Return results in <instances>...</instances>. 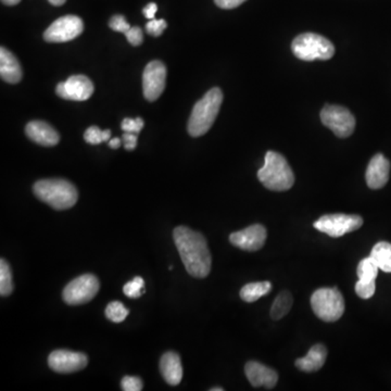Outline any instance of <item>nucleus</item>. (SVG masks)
Segmentation results:
<instances>
[{
	"mask_svg": "<svg viewBox=\"0 0 391 391\" xmlns=\"http://www.w3.org/2000/svg\"><path fill=\"white\" fill-rule=\"evenodd\" d=\"M123 293L126 297L130 298V299H137V298L141 297V295L145 293V282L143 278L137 276L126 283L123 287Z\"/></svg>",
	"mask_w": 391,
	"mask_h": 391,
	"instance_id": "obj_28",
	"label": "nucleus"
},
{
	"mask_svg": "<svg viewBox=\"0 0 391 391\" xmlns=\"http://www.w3.org/2000/svg\"><path fill=\"white\" fill-rule=\"evenodd\" d=\"M137 136L138 134L124 132L122 139H123L124 148L126 151H132L135 149L136 146H137Z\"/></svg>",
	"mask_w": 391,
	"mask_h": 391,
	"instance_id": "obj_35",
	"label": "nucleus"
},
{
	"mask_svg": "<svg viewBox=\"0 0 391 391\" xmlns=\"http://www.w3.org/2000/svg\"><path fill=\"white\" fill-rule=\"evenodd\" d=\"M258 178L264 187L273 192H286L295 184V175L285 157L275 151H268L264 165L258 172Z\"/></svg>",
	"mask_w": 391,
	"mask_h": 391,
	"instance_id": "obj_2",
	"label": "nucleus"
},
{
	"mask_svg": "<svg viewBox=\"0 0 391 391\" xmlns=\"http://www.w3.org/2000/svg\"><path fill=\"white\" fill-rule=\"evenodd\" d=\"M376 291L375 281H362L359 279L355 284V293L361 299H369L373 297Z\"/></svg>",
	"mask_w": 391,
	"mask_h": 391,
	"instance_id": "obj_29",
	"label": "nucleus"
},
{
	"mask_svg": "<svg viewBox=\"0 0 391 391\" xmlns=\"http://www.w3.org/2000/svg\"><path fill=\"white\" fill-rule=\"evenodd\" d=\"M271 291L272 284L270 282L247 284L241 288L240 298L246 302H254L263 296L268 295Z\"/></svg>",
	"mask_w": 391,
	"mask_h": 391,
	"instance_id": "obj_22",
	"label": "nucleus"
},
{
	"mask_svg": "<svg viewBox=\"0 0 391 391\" xmlns=\"http://www.w3.org/2000/svg\"><path fill=\"white\" fill-rule=\"evenodd\" d=\"M128 43L133 46H139L144 42L143 31L141 27H130V30L125 33Z\"/></svg>",
	"mask_w": 391,
	"mask_h": 391,
	"instance_id": "obj_34",
	"label": "nucleus"
},
{
	"mask_svg": "<svg viewBox=\"0 0 391 391\" xmlns=\"http://www.w3.org/2000/svg\"><path fill=\"white\" fill-rule=\"evenodd\" d=\"M313 312L324 322H336L344 313V299L338 288H320L311 297Z\"/></svg>",
	"mask_w": 391,
	"mask_h": 391,
	"instance_id": "obj_6",
	"label": "nucleus"
},
{
	"mask_svg": "<svg viewBox=\"0 0 391 391\" xmlns=\"http://www.w3.org/2000/svg\"><path fill=\"white\" fill-rule=\"evenodd\" d=\"M293 296L289 291H282L279 295L276 297L271 308V318L273 320H281L285 315H287L293 307Z\"/></svg>",
	"mask_w": 391,
	"mask_h": 391,
	"instance_id": "obj_23",
	"label": "nucleus"
},
{
	"mask_svg": "<svg viewBox=\"0 0 391 391\" xmlns=\"http://www.w3.org/2000/svg\"><path fill=\"white\" fill-rule=\"evenodd\" d=\"M167 81V68L163 62L151 61L143 74L144 96L147 100L155 101L162 95Z\"/></svg>",
	"mask_w": 391,
	"mask_h": 391,
	"instance_id": "obj_11",
	"label": "nucleus"
},
{
	"mask_svg": "<svg viewBox=\"0 0 391 391\" xmlns=\"http://www.w3.org/2000/svg\"><path fill=\"white\" fill-rule=\"evenodd\" d=\"M84 23L77 15H66L54 21L45 31L44 38L48 43H66L77 38L83 33Z\"/></svg>",
	"mask_w": 391,
	"mask_h": 391,
	"instance_id": "obj_10",
	"label": "nucleus"
},
{
	"mask_svg": "<svg viewBox=\"0 0 391 391\" xmlns=\"http://www.w3.org/2000/svg\"><path fill=\"white\" fill-rule=\"evenodd\" d=\"M363 225V219L355 214H328L314 222V229L332 238H339L357 231Z\"/></svg>",
	"mask_w": 391,
	"mask_h": 391,
	"instance_id": "obj_7",
	"label": "nucleus"
},
{
	"mask_svg": "<svg viewBox=\"0 0 391 391\" xmlns=\"http://www.w3.org/2000/svg\"><path fill=\"white\" fill-rule=\"evenodd\" d=\"M291 50L298 59L309 62L314 60H328L335 54V47L332 42L322 35L314 33L298 35L291 44Z\"/></svg>",
	"mask_w": 391,
	"mask_h": 391,
	"instance_id": "obj_5",
	"label": "nucleus"
},
{
	"mask_svg": "<svg viewBox=\"0 0 391 391\" xmlns=\"http://www.w3.org/2000/svg\"><path fill=\"white\" fill-rule=\"evenodd\" d=\"M110 137V130H101L98 126H91L84 134L85 141L91 145H99L102 141H108Z\"/></svg>",
	"mask_w": 391,
	"mask_h": 391,
	"instance_id": "obj_27",
	"label": "nucleus"
},
{
	"mask_svg": "<svg viewBox=\"0 0 391 391\" xmlns=\"http://www.w3.org/2000/svg\"><path fill=\"white\" fill-rule=\"evenodd\" d=\"M56 93L66 100L85 101L94 94V84L85 75H73L58 84Z\"/></svg>",
	"mask_w": 391,
	"mask_h": 391,
	"instance_id": "obj_12",
	"label": "nucleus"
},
{
	"mask_svg": "<svg viewBox=\"0 0 391 391\" xmlns=\"http://www.w3.org/2000/svg\"><path fill=\"white\" fill-rule=\"evenodd\" d=\"M87 362L89 360L84 353L70 350H56L48 358L50 369L62 374L81 371L86 367Z\"/></svg>",
	"mask_w": 391,
	"mask_h": 391,
	"instance_id": "obj_13",
	"label": "nucleus"
},
{
	"mask_svg": "<svg viewBox=\"0 0 391 391\" xmlns=\"http://www.w3.org/2000/svg\"><path fill=\"white\" fill-rule=\"evenodd\" d=\"M143 387V381L139 377L125 376L121 381V388L124 391H141Z\"/></svg>",
	"mask_w": 391,
	"mask_h": 391,
	"instance_id": "obj_32",
	"label": "nucleus"
},
{
	"mask_svg": "<svg viewBox=\"0 0 391 391\" xmlns=\"http://www.w3.org/2000/svg\"><path fill=\"white\" fill-rule=\"evenodd\" d=\"M1 1L7 6H15L20 3L21 0H1Z\"/></svg>",
	"mask_w": 391,
	"mask_h": 391,
	"instance_id": "obj_40",
	"label": "nucleus"
},
{
	"mask_svg": "<svg viewBox=\"0 0 391 391\" xmlns=\"http://www.w3.org/2000/svg\"><path fill=\"white\" fill-rule=\"evenodd\" d=\"M160 371L163 378L171 386H178L183 378V367L180 355L175 352H167L161 358Z\"/></svg>",
	"mask_w": 391,
	"mask_h": 391,
	"instance_id": "obj_18",
	"label": "nucleus"
},
{
	"mask_svg": "<svg viewBox=\"0 0 391 391\" xmlns=\"http://www.w3.org/2000/svg\"><path fill=\"white\" fill-rule=\"evenodd\" d=\"M158 11V6L155 5V3H148L145 8H144L143 13L145 15V17L149 20H153L155 19V13Z\"/></svg>",
	"mask_w": 391,
	"mask_h": 391,
	"instance_id": "obj_37",
	"label": "nucleus"
},
{
	"mask_svg": "<svg viewBox=\"0 0 391 391\" xmlns=\"http://www.w3.org/2000/svg\"><path fill=\"white\" fill-rule=\"evenodd\" d=\"M268 231L263 225H251L247 229L233 233L229 241L237 248L246 251L260 250L266 244Z\"/></svg>",
	"mask_w": 391,
	"mask_h": 391,
	"instance_id": "obj_14",
	"label": "nucleus"
},
{
	"mask_svg": "<svg viewBox=\"0 0 391 391\" xmlns=\"http://www.w3.org/2000/svg\"><path fill=\"white\" fill-rule=\"evenodd\" d=\"M167 26V22L163 19H153L146 24V31H147L148 34L158 37L162 35Z\"/></svg>",
	"mask_w": 391,
	"mask_h": 391,
	"instance_id": "obj_31",
	"label": "nucleus"
},
{
	"mask_svg": "<svg viewBox=\"0 0 391 391\" xmlns=\"http://www.w3.org/2000/svg\"><path fill=\"white\" fill-rule=\"evenodd\" d=\"M0 75L3 81L10 84L19 83L22 79L20 62L5 47L0 48Z\"/></svg>",
	"mask_w": 391,
	"mask_h": 391,
	"instance_id": "obj_19",
	"label": "nucleus"
},
{
	"mask_svg": "<svg viewBox=\"0 0 391 391\" xmlns=\"http://www.w3.org/2000/svg\"><path fill=\"white\" fill-rule=\"evenodd\" d=\"M246 0H214V3L217 7L222 8V9H235V8L239 7L241 3H244Z\"/></svg>",
	"mask_w": 391,
	"mask_h": 391,
	"instance_id": "obj_36",
	"label": "nucleus"
},
{
	"mask_svg": "<svg viewBox=\"0 0 391 391\" xmlns=\"http://www.w3.org/2000/svg\"><path fill=\"white\" fill-rule=\"evenodd\" d=\"M145 125V122H144L143 118H124L122 121V124H121V128L124 130V132H130V133L139 134L141 128Z\"/></svg>",
	"mask_w": 391,
	"mask_h": 391,
	"instance_id": "obj_30",
	"label": "nucleus"
},
{
	"mask_svg": "<svg viewBox=\"0 0 391 391\" xmlns=\"http://www.w3.org/2000/svg\"><path fill=\"white\" fill-rule=\"evenodd\" d=\"M98 278L93 274H84L64 288L63 300L70 305H79L91 301L99 291Z\"/></svg>",
	"mask_w": 391,
	"mask_h": 391,
	"instance_id": "obj_9",
	"label": "nucleus"
},
{
	"mask_svg": "<svg viewBox=\"0 0 391 391\" xmlns=\"http://www.w3.org/2000/svg\"><path fill=\"white\" fill-rule=\"evenodd\" d=\"M13 291V273L10 266L5 259H1L0 260V295L6 297L10 295Z\"/></svg>",
	"mask_w": 391,
	"mask_h": 391,
	"instance_id": "obj_24",
	"label": "nucleus"
},
{
	"mask_svg": "<svg viewBox=\"0 0 391 391\" xmlns=\"http://www.w3.org/2000/svg\"><path fill=\"white\" fill-rule=\"evenodd\" d=\"M371 258L375 261L379 270L391 273V244L381 241L371 249Z\"/></svg>",
	"mask_w": 391,
	"mask_h": 391,
	"instance_id": "obj_21",
	"label": "nucleus"
},
{
	"mask_svg": "<svg viewBox=\"0 0 391 391\" xmlns=\"http://www.w3.org/2000/svg\"><path fill=\"white\" fill-rule=\"evenodd\" d=\"M390 174V162L381 153H377L371 158L367 165L365 180L371 190H381L388 183Z\"/></svg>",
	"mask_w": 391,
	"mask_h": 391,
	"instance_id": "obj_15",
	"label": "nucleus"
},
{
	"mask_svg": "<svg viewBox=\"0 0 391 391\" xmlns=\"http://www.w3.org/2000/svg\"><path fill=\"white\" fill-rule=\"evenodd\" d=\"M128 313H130L128 309H126L123 303L120 301L109 303L106 309L107 319L114 323L123 322L128 318Z\"/></svg>",
	"mask_w": 391,
	"mask_h": 391,
	"instance_id": "obj_26",
	"label": "nucleus"
},
{
	"mask_svg": "<svg viewBox=\"0 0 391 391\" xmlns=\"http://www.w3.org/2000/svg\"><path fill=\"white\" fill-rule=\"evenodd\" d=\"M35 196L54 210H67L77 204L79 194L72 183L66 180H43L35 183Z\"/></svg>",
	"mask_w": 391,
	"mask_h": 391,
	"instance_id": "obj_4",
	"label": "nucleus"
},
{
	"mask_svg": "<svg viewBox=\"0 0 391 391\" xmlns=\"http://www.w3.org/2000/svg\"><path fill=\"white\" fill-rule=\"evenodd\" d=\"M109 26L116 32L123 33V34H125L130 29V25L126 22L125 17L123 15H114V17H111Z\"/></svg>",
	"mask_w": 391,
	"mask_h": 391,
	"instance_id": "obj_33",
	"label": "nucleus"
},
{
	"mask_svg": "<svg viewBox=\"0 0 391 391\" xmlns=\"http://www.w3.org/2000/svg\"><path fill=\"white\" fill-rule=\"evenodd\" d=\"M321 121L335 135L347 138L355 128V118L347 108L326 105L321 111Z\"/></svg>",
	"mask_w": 391,
	"mask_h": 391,
	"instance_id": "obj_8",
	"label": "nucleus"
},
{
	"mask_svg": "<svg viewBox=\"0 0 391 391\" xmlns=\"http://www.w3.org/2000/svg\"><path fill=\"white\" fill-rule=\"evenodd\" d=\"M245 373L250 384L256 388L264 387L266 389H272L277 384L278 375L275 369L261 365L259 362H248L245 367Z\"/></svg>",
	"mask_w": 391,
	"mask_h": 391,
	"instance_id": "obj_16",
	"label": "nucleus"
},
{
	"mask_svg": "<svg viewBox=\"0 0 391 391\" xmlns=\"http://www.w3.org/2000/svg\"><path fill=\"white\" fill-rule=\"evenodd\" d=\"M378 270L379 268L375 263V261L369 256V258L363 259L358 266V277L362 281H375Z\"/></svg>",
	"mask_w": 391,
	"mask_h": 391,
	"instance_id": "obj_25",
	"label": "nucleus"
},
{
	"mask_svg": "<svg viewBox=\"0 0 391 391\" xmlns=\"http://www.w3.org/2000/svg\"><path fill=\"white\" fill-rule=\"evenodd\" d=\"M223 102V93L221 89H210L197 104L194 105L188 121V133L192 137H199L208 133L213 125L214 121L219 114Z\"/></svg>",
	"mask_w": 391,
	"mask_h": 391,
	"instance_id": "obj_3",
	"label": "nucleus"
},
{
	"mask_svg": "<svg viewBox=\"0 0 391 391\" xmlns=\"http://www.w3.org/2000/svg\"><path fill=\"white\" fill-rule=\"evenodd\" d=\"M25 133L31 141L45 147L58 145L60 141L57 130L44 121H32L25 128Z\"/></svg>",
	"mask_w": 391,
	"mask_h": 391,
	"instance_id": "obj_17",
	"label": "nucleus"
},
{
	"mask_svg": "<svg viewBox=\"0 0 391 391\" xmlns=\"http://www.w3.org/2000/svg\"><path fill=\"white\" fill-rule=\"evenodd\" d=\"M173 238L188 274L196 278L207 277L211 271L212 259L202 234L186 227H178L174 229Z\"/></svg>",
	"mask_w": 391,
	"mask_h": 391,
	"instance_id": "obj_1",
	"label": "nucleus"
},
{
	"mask_svg": "<svg viewBox=\"0 0 391 391\" xmlns=\"http://www.w3.org/2000/svg\"><path fill=\"white\" fill-rule=\"evenodd\" d=\"M121 145H122V141H121V139H118V138H114V139L109 141V146H110V148H112V149H118V148L121 147Z\"/></svg>",
	"mask_w": 391,
	"mask_h": 391,
	"instance_id": "obj_38",
	"label": "nucleus"
},
{
	"mask_svg": "<svg viewBox=\"0 0 391 391\" xmlns=\"http://www.w3.org/2000/svg\"><path fill=\"white\" fill-rule=\"evenodd\" d=\"M328 358V349L323 344H315L305 358L296 360V367L302 371L312 373L322 369Z\"/></svg>",
	"mask_w": 391,
	"mask_h": 391,
	"instance_id": "obj_20",
	"label": "nucleus"
},
{
	"mask_svg": "<svg viewBox=\"0 0 391 391\" xmlns=\"http://www.w3.org/2000/svg\"><path fill=\"white\" fill-rule=\"evenodd\" d=\"M210 390H211V391H223V390H224V389H223V388H212V389H210Z\"/></svg>",
	"mask_w": 391,
	"mask_h": 391,
	"instance_id": "obj_41",
	"label": "nucleus"
},
{
	"mask_svg": "<svg viewBox=\"0 0 391 391\" xmlns=\"http://www.w3.org/2000/svg\"><path fill=\"white\" fill-rule=\"evenodd\" d=\"M52 6H56V7H59V6L63 5L67 0H48Z\"/></svg>",
	"mask_w": 391,
	"mask_h": 391,
	"instance_id": "obj_39",
	"label": "nucleus"
}]
</instances>
